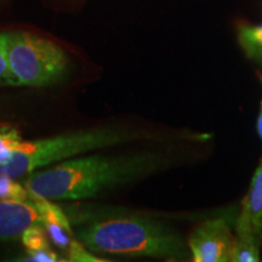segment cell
<instances>
[{
  "instance_id": "1",
  "label": "cell",
  "mask_w": 262,
  "mask_h": 262,
  "mask_svg": "<svg viewBox=\"0 0 262 262\" xmlns=\"http://www.w3.org/2000/svg\"><path fill=\"white\" fill-rule=\"evenodd\" d=\"M176 158L164 149L78 156L26 176L32 199L81 201L170 168Z\"/></svg>"
},
{
  "instance_id": "2",
  "label": "cell",
  "mask_w": 262,
  "mask_h": 262,
  "mask_svg": "<svg viewBox=\"0 0 262 262\" xmlns=\"http://www.w3.org/2000/svg\"><path fill=\"white\" fill-rule=\"evenodd\" d=\"M155 131L134 126L101 125L58 134L33 141H24L17 149L0 157V179H22L63 160L83 156L93 150L111 148L126 143L160 139Z\"/></svg>"
},
{
  "instance_id": "3",
  "label": "cell",
  "mask_w": 262,
  "mask_h": 262,
  "mask_svg": "<svg viewBox=\"0 0 262 262\" xmlns=\"http://www.w3.org/2000/svg\"><path fill=\"white\" fill-rule=\"evenodd\" d=\"M77 237L91 253L186 261L187 242L175 229L143 216H112L81 226Z\"/></svg>"
},
{
  "instance_id": "4",
  "label": "cell",
  "mask_w": 262,
  "mask_h": 262,
  "mask_svg": "<svg viewBox=\"0 0 262 262\" xmlns=\"http://www.w3.org/2000/svg\"><path fill=\"white\" fill-rule=\"evenodd\" d=\"M5 40L14 86H50L67 74L70 57L56 42L24 31L5 32Z\"/></svg>"
},
{
  "instance_id": "5",
  "label": "cell",
  "mask_w": 262,
  "mask_h": 262,
  "mask_svg": "<svg viewBox=\"0 0 262 262\" xmlns=\"http://www.w3.org/2000/svg\"><path fill=\"white\" fill-rule=\"evenodd\" d=\"M234 235L224 217L208 219L192 229L187 238L191 260L194 262H229Z\"/></svg>"
},
{
  "instance_id": "6",
  "label": "cell",
  "mask_w": 262,
  "mask_h": 262,
  "mask_svg": "<svg viewBox=\"0 0 262 262\" xmlns=\"http://www.w3.org/2000/svg\"><path fill=\"white\" fill-rule=\"evenodd\" d=\"M34 225H42L34 199H0V243L18 241L26 229Z\"/></svg>"
},
{
  "instance_id": "7",
  "label": "cell",
  "mask_w": 262,
  "mask_h": 262,
  "mask_svg": "<svg viewBox=\"0 0 262 262\" xmlns=\"http://www.w3.org/2000/svg\"><path fill=\"white\" fill-rule=\"evenodd\" d=\"M261 239L251 224L250 217L244 210H241L235 221V235L229 262H258Z\"/></svg>"
},
{
  "instance_id": "8",
  "label": "cell",
  "mask_w": 262,
  "mask_h": 262,
  "mask_svg": "<svg viewBox=\"0 0 262 262\" xmlns=\"http://www.w3.org/2000/svg\"><path fill=\"white\" fill-rule=\"evenodd\" d=\"M40 215L42 226L47 229L49 238L60 248L70 247L71 224L60 206L50 199H34Z\"/></svg>"
},
{
  "instance_id": "9",
  "label": "cell",
  "mask_w": 262,
  "mask_h": 262,
  "mask_svg": "<svg viewBox=\"0 0 262 262\" xmlns=\"http://www.w3.org/2000/svg\"><path fill=\"white\" fill-rule=\"evenodd\" d=\"M242 210L250 217L262 243V160L251 178L249 191L242 203Z\"/></svg>"
},
{
  "instance_id": "10",
  "label": "cell",
  "mask_w": 262,
  "mask_h": 262,
  "mask_svg": "<svg viewBox=\"0 0 262 262\" xmlns=\"http://www.w3.org/2000/svg\"><path fill=\"white\" fill-rule=\"evenodd\" d=\"M238 41L248 58L262 67V22L242 25L238 28Z\"/></svg>"
},
{
  "instance_id": "11",
  "label": "cell",
  "mask_w": 262,
  "mask_h": 262,
  "mask_svg": "<svg viewBox=\"0 0 262 262\" xmlns=\"http://www.w3.org/2000/svg\"><path fill=\"white\" fill-rule=\"evenodd\" d=\"M48 237L49 234L44 226L34 225L26 229L25 233L22 234L21 241L27 253H33V251H40L50 248Z\"/></svg>"
},
{
  "instance_id": "12",
  "label": "cell",
  "mask_w": 262,
  "mask_h": 262,
  "mask_svg": "<svg viewBox=\"0 0 262 262\" xmlns=\"http://www.w3.org/2000/svg\"><path fill=\"white\" fill-rule=\"evenodd\" d=\"M21 133L14 126L0 125V157H6L24 142Z\"/></svg>"
},
{
  "instance_id": "13",
  "label": "cell",
  "mask_w": 262,
  "mask_h": 262,
  "mask_svg": "<svg viewBox=\"0 0 262 262\" xmlns=\"http://www.w3.org/2000/svg\"><path fill=\"white\" fill-rule=\"evenodd\" d=\"M0 199L5 201H28L32 199L25 185L15 179H0Z\"/></svg>"
},
{
  "instance_id": "14",
  "label": "cell",
  "mask_w": 262,
  "mask_h": 262,
  "mask_svg": "<svg viewBox=\"0 0 262 262\" xmlns=\"http://www.w3.org/2000/svg\"><path fill=\"white\" fill-rule=\"evenodd\" d=\"M68 261L75 262H102L107 261L104 258H96L91 254V251L88 249L78 239H72L70 247H68Z\"/></svg>"
},
{
  "instance_id": "15",
  "label": "cell",
  "mask_w": 262,
  "mask_h": 262,
  "mask_svg": "<svg viewBox=\"0 0 262 262\" xmlns=\"http://www.w3.org/2000/svg\"><path fill=\"white\" fill-rule=\"evenodd\" d=\"M14 86L6 52L5 32H0V88Z\"/></svg>"
},
{
  "instance_id": "16",
  "label": "cell",
  "mask_w": 262,
  "mask_h": 262,
  "mask_svg": "<svg viewBox=\"0 0 262 262\" xmlns=\"http://www.w3.org/2000/svg\"><path fill=\"white\" fill-rule=\"evenodd\" d=\"M22 261H39V262H57V261H68L64 258H60V256L56 253L51 250L50 248L45 249V250L40 251H33V253H27V257L24 258Z\"/></svg>"
},
{
  "instance_id": "17",
  "label": "cell",
  "mask_w": 262,
  "mask_h": 262,
  "mask_svg": "<svg viewBox=\"0 0 262 262\" xmlns=\"http://www.w3.org/2000/svg\"><path fill=\"white\" fill-rule=\"evenodd\" d=\"M256 130H257V135H258V137H260V140L262 142V100H261V104H260V111H258V114H257Z\"/></svg>"
}]
</instances>
